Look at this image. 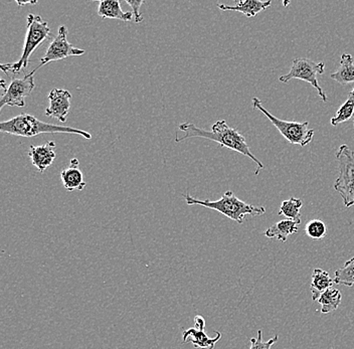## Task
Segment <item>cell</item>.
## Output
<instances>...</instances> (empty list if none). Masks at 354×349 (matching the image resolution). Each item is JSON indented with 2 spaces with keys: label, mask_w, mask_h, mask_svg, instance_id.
<instances>
[{
  "label": "cell",
  "mask_w": 354,
  "mask_h": 349,
  "mask_svg": "<svg viewBox=\"0 0 354 349\" xmlns=\"http://www.w3.org/2000/svg\"><path fill=\"white\" fill-rule=\"evenodd\" d=\"M50 35V28L48 23L41 19V15H28V26H26V39L22 48L21 56L19 61L15 63L1 64L0 68L6 74H19L21 70H26L30 65V57L37 46L48 39Z\"/></svg>",
  "instance_id": "obj_4"
},
{
  "label": "cell",
  "mask_w": 354,
  "mask_h": 349,
  "mask_svg": "<svg viewBox=\"0 0 354 349\" xmlns=\"http://www.w3.org/2000/svg\"><path fill=\"white\" fill-rule=\"evenodd\" d=\"M272 2L260 1V0H245V1L236 2V6H227V4H218V8L225 12H238L243 13L247 17H256L258 13L267 10L271 6Z\"/></svg>",
  "instance_id": "obj_13"
},
{
  "label": "cell",
  "mask_w": 354,
  "mask_h": 349,
  "mask_svg": "<svg viewBox=\"0 0 354 349\" xmlns=\"http://www.w3.org/2000/svg\"><path fill=\"white\" fill-rule=\"evenodd\" d=\"M28 156L32 165H35L41 173L46 171L54 163L57 153H55V143L54 141L44 143L39 147H30L28 150Z\"/></svg>",
  "instance_id": "obj_11"
},
{
  "label": "cell",
  "mask_w": 354,
  "mask_h": 349,
  "mask_svg": "<svg viewBox=\"0 0 354 349\" xmlns=\"http://www.w3.org/2000/svg\"><path fill=\"white\" fill-rule=\"evenodd\" d=\"M302 207L303 202L300 198H289V200H284L281 205L279 216H284L287 220L301 223L300 209Z\"/></svg>",
  "instance_id": "obj_21"
},
{
  "label": "cell",
  "mask_w": 354,
  "mask_h": 349,
  "mask_svg": "<svg viewBox=\"0 0 354 349\" xmlns=\"http://www.w3.org/2000/svg\"><path fill=\"white\" fill-rule=\"evenodd\" d=\"M353 123H354V119H353Z\"/></svg>",
  "instance_id": "obj_28"
},
{
  "label": "cell",
  "mask_w": 354,
  "mask_h": 349,
  "mask_svg": "<svg viewBox=\"0 0 354 349\" xmlns=\"http://www.w3.org/2000/svg\"><path fill=\"white\" fill-rule=\"evenodd\" d=\"M334 281L332 280L328 272L322 270V269H315L312 274L311 291L312 300L317 301L321 294L328 290L333 286Z\"/></svg>",
  "instance_id": "obj_18"
},
{
  "label": "cell",
  "mask_w": 354,
  "mask_h": 349,
  "mask_svg": "<svg viewBox=\"0 0 354 349\" xmlns=\"http://www.w3.org/2000/svg\"><path fill=\"white\" fill-rule=\"evenodd\" d=\"M252 104L254 110H259L261 113L265 115L270 122L275 126L276 129L282 134L285 139H287L292 145H300V147H305L311 143L313 140L314 134L315 131L314 129L309 128L308 121L305 122H289V121L281 120L277 117L272 115L271 113L268 111L267 109L263 106L262 101L260 99L254 97L252 99Z\"/></svg>",
  "instance_id": "obj_5"
},
{
  "label": "cell",
  "mask_w": 354,
  "mask_h": 349,
  "mask_svg": "<svg viewBox=\"0 0 354 349\" xmlns=\"http://www.w3.org/2000/svg\"><path fill=\"white\" fill-rule=\"evenodd\" d=\"M300 225L301 223L287 220L286 218V220H280V222L276 223V224L268 227L264 235L267 238H276L279 242L285 243L287 242L288 238L290 236L297 233L298 227Z\"/></svg>",
  "instance_id": "obj_16"
},
{
  "label": "cell",
  "mask_w": 354,
  "mask_h": 349,
  "mask_svg": "<svg viewBox=\"0 0 354 349\" xmlns=\"http://www.w3.org/2000/svg\"><path fill=\"white\" fill-rule=\"evenodd\" d=\"M334 283L337 285H344L347 287H353L354 285V257L345 262L342 268L335 272Z\"/></svg>",
  "instance_id": "obj_22"
},
{
  "label": "cell",
  "mask_w": 354,
  "mask_h": 349,
  "mask_svg": "<svg viewBox=\"0 0 354 349\" xmlns=\"http://www.w3.org/2000/svg\"><path fill=\"white\" fill-rule=\"evenodd\" d=\"M221 334L216 331V337H209L205 330L189 328L183 331V338L185 343H192L196 348L214 349L216 342L221 339Z\"/></svg>",
  "instance_id": "obj_14"
},
{
  "label": "cell",
  "mask_w": 354,
  "mask_h": 349,
  "mask_svg": "<svg viewBox=\"0 0 354 349\" xmlns=\"http://www.w3.org/2000/svg\"><path fill=\"white\" fill-rule=\"evenodd\" d=\"M325 65L323 62L315 63L312 59L307 57H296L292 62L291 70L284 76H281L279 81L282 83H289L292 79H300V81L307 82L312 87L317 91L318 95L323 102L328 101L327 95L325 94L324 90L321 88L318 83L317 75H324Z\"/></svg>",
  "instance_id": "obj_7"
},
{
  "label": "cell",
  "mask_w": 354,
  "mask_h": 349,
  "mask_svg": "<svg viewBox=\"0 0 354 349\" xmlns=\"http://www.w3.org/2000/svg\"><path fill=\"white\" fill-rule=\"evenodd\" d=\"M80 161L77 158L71 160L70 167L62 170L61 180L64 187L68 191H83L85 189L86 181L84 180L83 172L79 169Z\"/></svg>",
  "instance_id": "obj_12"
},
{
  "label": "cell",
  "mask_w": 354,
  "mask_h": 349,
  "mask_svg": "<svg viewBox=\"0 0 354 349\" xmlns=\"http://www.w3.org/2000/svg\"><path fill=\"white\" fill-rule=\"evenodd\" d=\"M35 75L30 73L21 79H12L10 86L6 87L4 79H1V100H0V110L4 106L11 107H26V99L30 96L35 90Z\"/></svg>",
  "instance_id": "obj_8"
},
{
  "label": "cell",
  "mask_w": 354,
  "mask_h": 349,
  "mask_svg": "<svg viewBox=\"0 0 354 349\" xmlns=\"http://www.w3.org/2000/svg\"><path fill=\"white\" fill-rule=\"evenodd\" d=\"M126 3L131 6L133 17H134L135 23H140L143 21L142 15H141V6L144 4V1H131V0H126Z\"/></svg>",
  "instance_id": "obj_25"
},
{
  "label": "cell",
  "mask_w": 354,
  "mask_h": 349,
  "mask_svg": "<svg viewBox=\"0 0 354 349\" xmlns=\"http://www.w3.org/2000/svg\"><path fill=\"white\" fill-rule=\"evenodd\" d=\"M278 341V335L268 340L263 341V331L259 330L257 337L251 338V346L250 349H272V346Z\"/></svg>",
  "instance_id": "obj_24"
},
{
  "label": "cell",
  "mask_w": 354,
  "mask_h": 349,
  "mask_svg": "<svg viewBox=\"0 0 354 349\" xmlns=\"http://www.w3.org/2000/svg\"><path fill=\"white\" fill-rule=\"evenodd\" d=\"M335 156L339 176L334 182V189L342 196L345 207H351L354 205V151L342 144Z\"/></svg>",
  "instance_id": "obj_6"
},
{
  "label": "cell",
  "mask_w": 354,
  "mask_h": 349,
  "mask_svg": "<svg viewBox=\"0 0 354 349\" xmlns=\"http://www.w3.org/2000/svg\"><path fill=\"white\" fill-rule=\"evenodd\" d=\"M305 233L313 240H321L326 236V225L320 220H312L307 223Z\"/></svg>",
  "instance_id": "obj_23"
},
{
  "label": "cell",
  "mask_w": 354,
  "mask_h": 349,
  "mask_svg": "<svg viewBox=\"0 0 354 349\" xmlns=\"http://www.w3.org/2000/svg\"><path fill=\"white\" fill-rule=\"evenodd\" d=\"M85 50L71 45L68 41V28L65 26H61L59 28L57 37L53 39L52 43L48 45L44 53V57L39 62V67L32 70V74L35 75L39 68L52 63V62L61 61L70 57H81L85 55Z\"/></svg>",
  "instance_id": "obj_9"
},
{
  "label": "cell",
  "mask_w": 354,
  "mask_h": 349,
  "mask_svg": "<svg viewBox=\"0 0 354 349\" xmlns=\"http://www.w3.org/2000/svg\"><path fill=\"white\" fill-rule=\"evenodd\" d=\"M17 3L19 4V8H21V6H26V4H35L37 3V1H17Z\"/></svg>",
  "instance_id": "obj_27"
},
{
  "label": "cell",
  "mask_w": 354,
  "mask_h": 349,
  "mask_svg": "<svg viewBox=\"0 0 354 349\" xmlns=\"http://www.w3.org/2000/svg\"><path fill=\"white\" fill-rule=\"evenodd\" d=\"M354 117V88L348 94V98L337 110L335 116L331 118V125L337 126L348 122Z\"/></svg>",
  "instance_id": "obj_20"
},
{
  "label": "cell",
  "mask_w": 354,
  "mask_h": 349,
  "mask_svg": "<svg viewBox=\"0 0 354 349\" xmlns=\"http://www.w3.org/2000/svg\"><path fill=\"white\" fill-rule=\"evenodd\" d=\"M0 131L2 133H8L10 135L19 137H28V138L44 133L75 134V135L84 137L85 139L92 138V135L88 132L84 131V130L44 123L30 114L19 115V116L13 117L10 120L3 121V122L0 123Z\"/></svg>",
  "instance_id": "obj_2"
},
{
  "label": "cell",
  "mask_w": 354,
  "mask_h": 349,
  "mask_svg": "<svg viewBox=\"0 0 354 349\" xmlns=\"http://www.w3.org/2000/svg\"><path fill=\"white\" fill-rule=\"evenodd\" d=\"M194 328L198 329V330H205V318L201 317V315H196V317H194Z\"/></svg>",
  "instance_id": "obj_26"
},
{
  "label": "cell",
  "mask_w": 354,
  "mask_h": 349,
  "mask_svg": "<svg viewBox=\"0 0 354 349\" xmlns=\"http://www.w3.org/2000/svg\"><path fill=\"white\" fill-rule=\"evenodd\" d=\"M72 94L65 89H53L48 94L50 106L46 108V115L65 123L71 109Z\"/></svg>",
  "instance_id": "obj_10"
},
{
  "label": "cell",
  "mask_w": 354,
  "mask_h": 349,
  "mask_svg": "<svg viewBox=\"0 0 354 349\" xmlns=\"http://www.w3.org/2000/svg\"><path fill=\"white\" fill-rule=\"evenodd\" d=\"M185 198L187 205H201V207L214 209L240 225L243 224L245 216H262L266 213L265 207L249 205L236 198L234 192L231 191H225L220 200H214V202L209 200H198L188 194H185Z\"/></svg>",
  "instance_id": "obj_3"
},
{
  "label": "cell",
  "mask_w": 354,
  "mask_h": 349,
  "mask_svg": "<svg viewBox=\"0 0 354 349\" xmlns=\"http://www.w3.org/2000/svg\"><path fill=\"white\" fill-rule=\"evenodd\" d=\"M342 294L338 289L329 288L324 293L321 294L318 298L317 302L321 305V313L322 314H328L333 312L342 304Z\"/></svg>",
  "instance_id": "obj_19"
},
{
  "label": "cell",
  "mask_w": 354,
  "mask_h": 349,
  "mask_svg": "<svg viewBox=\"0 0 354 349\" xmlns=\"http://www.w3.org/2000/svg\"><path fill=\"white\" fill-rule=\"evenodd\" d=\"M179 131L183 132V136H176V142L179 143L181 141L187 140L188 138H205L207 140L214 141L218 143L221 147L229 148L232 151L238 152L247 156L257 164L256 174L259 173L260 169H264L265 165L262 161L259 160L256 156L252 153L249 144L245 141V137L238 131L236 128L230 127L225 120H218L212 125V130L201 129L194 123H183L178 126Z\"/></svg>",
  "instance_id": "obj_1"
},
{
  "label": "cell",
  "mask_w": 354,
  "mask_h": 349,
  "mask_svg": "<svg viewBox=\"0 0 354 349\" xmlns=\"http://www.w3.org/2000/svg\"><path fill=\"white\" fill-rule=\"evenodd\" d=\"M330 78L343 86L354 84V59L351 54L342 55L339 68L332 73Z\"/></svg>",
  "instance_id": "obj_17"
},
{
  "label": "cell",
  "mask_w": 354,
  "mask_h": 349,
  "mask_svg": "<svg viewBox=\"0 0 354 349\" xmlns=\"http://www.w3.org/2000/svg\"><path fill=\"white\" fill-rule=\"evenodd\" d=\"M98 15L102 19H119L122 21H131L132 12H123L118 0H102L99 1Z\"/></svg>",
  "instance_id": "obj_15"
}]
</instances>
